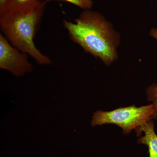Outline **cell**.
I'll return each mask as SVG.
<instances>
[{
  "label": "cell",
  "mask_w": 157,
  "mask_h": 157,
  "mask_svg": "<svg viewBox=\"0 0 157 157\" xmlns=\"http://www.w3.org/2000/svg\"><path fill=\"white\" fill-rule=\"evenodd\" d=\"M154 114V109L151 104L138 107L132 105L109 111L98 110L94 113L91 125L95 127L113 124L122 129L124 134H128L153 119Z\"/></svg>",
  "instance_id": "3"
},
{
  "label": "cell",
  "mask_w": 157,
  "mask_h": 157,
  "mask_svg": "<svg viewBox=\"0 0 157 157\" xmlns=\"http://www.w3.org/2000/svg\"><path fill=\"white\" fill-rule=\"evenodd\" d=\"M147 100L151 102L154 109L153 119L157 120V84L153 83L147 88Z\"/></svg>",
  "instance_id": "7"
},
{
  "label": "cell",
  "mask_w": 157,
  "mask_h": 157,
  "mask_svg": "<svg viewBox=\"0 0 157 157\" xmlns=\"http://www.w3.org/2000/svg\"><path fill=\"white\" fill-rule=\"evenodd\" d=\"M45 2L53 1V0H44ZM63 1L73 4L83 10L90 9L93 6L92 0H58Z\"/></svg>",
  "instance_id": "8"
},
{
  "label": "cell",
  "mask_w": 157,
  "mask_h": 157,
  "mask_svg": "<svg viewBox=\"0 0 157 157\" xmlns=\"http://www.w3.org/2000/svg\"><path fill=\"white\" fill-rule=\"evenodd\" d=\"M40 0H7V11L26 12L36 8Z\"/></svg>",
  "instance_id": "6"
},
{
  "label": "cell",
  "mask_w": 157,
  "mask_h": 157,
  "mask_svg": "<svg viewBox=\"0 0 157 157\" xmlns=\"http://www.w3.org/2000/svg\"><path fill=\"white\" fill-rule=\"evenodd\" d=\"M149 35L157 42V28H152L149 31Z\"/></svg>",
  "instance_id": "10"
},
{
  "label": "cell",
  "mask_w": 157,
  "mask_h": 157,
  "mask_svg": "<svg viewBox=\"0 0 157 157\" xmlns=\"http://www.w3.org/2000/svg\"><path fill=\"white\" fill-rule=\"evenodd\" d=\"M156 1H157V0H156Z\"/></svg>",
  "instance_id": "11"
},
{
  "label": "cell",
  "mask_w": 157,
  "mask_h": 157,
  "mask_svg": "<svg viewBox=\"0 0 157 157\" xmlns=\"http://www.w3.org/2000/svg\"><path fill=\"white\" fill-rule=\"evenodd\" d=\"M63 22L70 39L85 52L99 59L107 67L117 60L120 34L104 15L86 9L74 22L64 20Z\"/></svg>",
  "instance_id": "1"
},
{
  "label": "cell",
  "mask_w": 157,
  "mask_h": 157,
  "mask_svg": "<svg viewBox=\"0 0 157 157\" xmlns=\"http://www.w3.org/2000/svg\"><path fill=\"white\" fill-rule=\"evenodd\" d=\"M46 2L41 1L36 8L26 12L6 11L0 14L2 33L14 47L30 56L41 65L52 63L34 43V38L45 10Z\"/></svg>",
  "instance_id": "2"
},
{
  "label": "cell",
  "mask_w": 157,
  "mask_h": 157,
  "mask_svg": "<svg viewBox=\"0 0 157 157\" xmlns=\"http://www.w3.org/2000/svg\"><path fill=\"white\" fill-rule=\"evenodd\" d=\"M0 68L16 76H24L33 70L28 55L11 45L2 33H0Z\"/></svg>",
  "instance_id": "4"
},
{
  "label": "cell",
  "mask_w": 157,
  "mask_h": 157,
  "mask_svg": "<svg viewBox=\"0 0 157 157\" xmlns=\"http://www.w3.org/2000/svg\"><path fill=\"white\" fill-rule=\"evenodd\" d=\"M7 11V0H0V14Z\"/></svg>",
  "instance_id": "9"
},
{
  "label": "cell",
  "mask_w": 157,
  "mask_h": 157,
  "mask_svg": "<svg viewBox=\"0 0 157 157\" xmlns=\"http://www.w3.org/2000/svg\"><path fill=\"white\" fill-rule=\"evenodd\" d=\"M154 122L150 121L136 131L137 135L142 132L144 135L138 140V143L147 146L149 157H157V135L155 131Z\"/></svg>",
  "instance_id": "5"
}]
</instances>
